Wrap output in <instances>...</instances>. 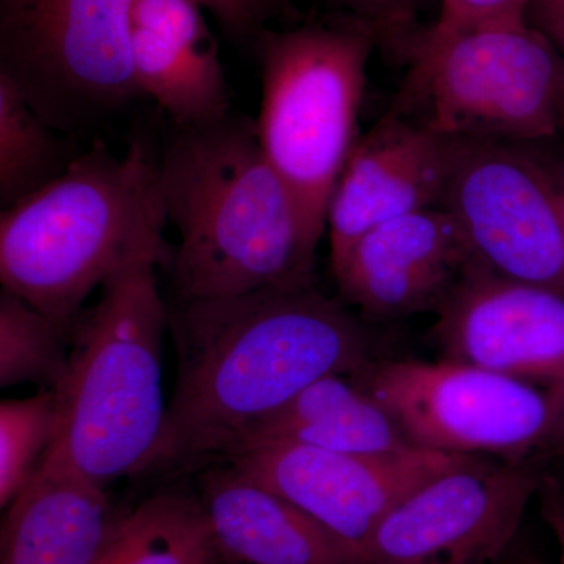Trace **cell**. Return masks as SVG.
<instances>
[{
  "mask_svg": "<svg viewBox=\"0 0 564 564\" xmlns=\"http://www.w3.org/2000/svg\"><path fill=\"white\" fill-rule=\"evenodd\" d=\"M176 386L140 475L193 474L326 375L373 361L369 329L317 285L176 302Z\"/></svg>",
  "mask_w": 564,
  "mask_h": 564,
  "instance_id": "obj_1",
  "label": "cell"
},
{
  "mask_svg": "<svg viewBox=\"0 0 564 564\" xmlns=\"http://www.w3.org/2000/svg\"><path fill=\"white\" fill-rule=\"evenodd\" d=\"M159 173L176 302L315 284L318 242L250 117L174 126Z\"/></svg>",
  "mask_w": 564,
  "mask_h": 564,
  "instance_id": "obj_2",
  "label": "cell"
},
{
  "mask_svg": "<svg viewBox=\"0 0 564 564\" xmlns=\"http://www.w3.org/2000/svg\"><path fill=\"white\" fill-rule=\"evenodd\" d=\"M159 154L133 140L122 158L96 141L66 172L0 215L3 289L73 337L84 304L137 256L169 259Z\"/></svg>",
  "mask_w": 564,
  "mask_h": 564,
  "instance_id": "obj_3",
  "label": "cell"
},
{
  "mask_svg": "<svg viewBox=\"0 0 564 564\" xmlns=\"http://www.w3.org/2000/svg\"><path fill=\"white\" fill-rule=\"evenodd\" d=\"M169 259L137 256L111 273L95 306L70 337L69 369L55 389L62 425L43 463L106 486L140 475L165 421L162 345L170 310L155 267Z\"/></svg>",
  "mask_w": 564,
  "mask_h": 564,
  "instance_id": "obj_4",
  "label": "cell"
},
{
  "mask_svg": "<svg viewBox=\"0 0 564 564\" xmlns=\"http://www.w3.org/2000/svg\"><path fill=\"white\" fill-rule=\"evenodd\" d=\"M258 41L263 151L321 242L329 202L356 137L377 35L351 17L263 31Z\"/></svg>",
  "mask_w": 564,
  "mask_h": 564,
  "instance_id": "obj_5",
  "label": "cell"
},
{
  "mask_svg": "<svg viewBox=\"0 0 564 564\" xmlns=\"http://www.w3.org/2000/svg\"><path fill=\"white\" fill-rule=\"evenodd\" d=\"M402 57L410 70L392 109L445 139L524 144L564 133V57L527 18L422 31Z\"/></svg>",
  "mask_w": 564,
  "mask_h": 564,
  "instance_id": "obj_6",
  "label": "cell"
},
{
  "mask_svg": "<svg viewBox=\"0 0 564 564\" xmlns=\"http://www.w3.org/2000/svg\"><path fill=\"white\" fill-rule=\"evenodd\" d=\"M133 0H0V74L63 135L95 131L141 93Z\"/></svg>",
  "mask_w": 564,
  "mask_h": 564,
  "instance_id": "obj_7",
  "label": "cell"
},
{
  "mask_svg": "<svg viewBox=\"0 0 564 564\" xmlns=\"http://www.w3.org/2000/svg\"><path fill=\"white\" fill-rule=\"evenodd\" d=\"M350 378L426 451L522 463L564 436V413L549 393L474 364L373 359Z\"/></svg>",
  "mask_w": 564,
  "mask_h": 564,
  "instance_id": "obj_8",
  "label": "cell"
},
{
  "mask_svg": "<svg viewBox=\"0 0 564 564\" xmlns=\"http://www.w3.org/2000/svg\"><path fill=\"white\" fill-rule=\"evenodd\" d=\"M502 141L451 139L444 207L475 265L564 295L562 182Z\"/></svg>",
  "mask_w": 564,
  "mask_h": 564,
  "instance_id": "obj_9",
  "label": "cell"
},
{
  "mask_svg": "<svg viewBox=\"0 0 564 564\" xmlns=\"http://www.w3.org/2000/svg\"><path fill=\"white\" fill-rule=\"evenodd\" d=\"M540 488L524 463L466 459L386 516L364 547L366 564H497Z\"/></svg>",
  "mask_w": 564,
  "mask_h": 564,
  "instance_id": "obj_10",
  "label": "cell"
},
{
  "mask_svg": "<svg viewBox=\"0 0 564 564\" xmlns=\"http://www.w3.org/2000/svg\"><path fill=\"white\" fill-rule=\"evenodd\" d=\"M469 458L421 447L358 455L274 443L221 462L289 500L364 556L369 538L404 497Z\"/></svg>",
  "mask_w": 564,
  "mask_h": 564,
  "instance_id": "obj_11",
  "label": "cell"
},
{
  "mask_svg": "<svg viewBox=\"0 0 564 564\" xmlns=\"http://www.w3.org/2000/svg\"><path fill=\"white\" fill-rule=\"evenodd\" d=\"M436 315L433 336L443 358L540 388L564 413L562 293L474 267Z\"/></svg>",
  "mask_w": 564,
  "mask_h": 564,
  "instance_id": "obj_12",
  "label": "cell"
},
{
  "mask_svg": "<svg viewBox=\"0 0 564 564\" xmlns=\"http://www.w3.org/2000/svg\"><path fill=\"white\" fill-rule=\"evenodd\" d=\"M475 262L444 207L404 215L364 234L332 265L340 302L372 318L437 313Z\"/></svg>",
  "mask_w": 564,
  "mask_h": 564,
  "instance_id": "obj_13",
  "label": "cell"
},
{
  "mask_svg": "<svg viewBox=\"0 0 564 564\" xmlns=\"http://www.w3.org/2000/svg\"><path fill=\"white\" fill-rule=\"evenodd\" d=\"M451 165V139L391 109L359 137L329 202V262L359 239L404 215L440 207Z\"/></svg>",
  "mask_w": 564,
  "mask_h": 564,
  "instance_id": "obj_14",
  "label": "cell"
},
{
  "mask_svg": "<svg viewBox=\"0 0 564 564\" xmlns=\"http://www.w3.org/2000/svg\"><path fill=\"white\" fill-rule=\"evenodd\" d=\"M131 63L141 96L154 99L174 126L231 113L220 47L192 0H133Z\"/></svg>",
  "mask_w": 564,
  "mask_h": 564,
  "instance_id": "obj_15",
  "label": "cell"
},
{
  "mask_svg": "<svg viewBox=\"0 0 564 564\" xmlns=\"http://www.w3.org/2000/svg\"><path fill=\"white\" fill-rule=\"evenodd\" d=\"M199 502L232 564H366L361 552L231 464L198 470Z\"/></svg>",
  "mask_w": 564,
  "mask_h": 564,
  "instance_id": "obj_16",
  "label": "cell"
},
{
  "mask_svg": "<svg viewBox=\"0 0 564 564\" xmlns=\"http://www.w3.org/2000/svg\"><path fill=\"white\" fill-rule=\"evenodd\" d=\"M124 511L106 486L41 464L7 508L0 564H98Z\"/></svg>",
  "mask_w": 564,
  "mask_h": 564,
  "instance_id": "obj_17",
  "label": "cell"
},
{
  "mask_svg": "<svg viewBox=\"0 0 564 564\" xmlns=\"http://www.w3.org/2000/svg\"><path fill=\"white\" fill-rule=\"evenodd\" d=\"M274 443L358 455L402 454L415 447L380 403L350 377L336 373L314 381L291 402L252 425L221 459Z\"/></svg>",
  "mask_w": 564,
  "mask_h": 564,
  "instance_id": "obj_18",
  "label": "cell"
},
{
  "mask_svg": "<svg viewBox=\"0 0 564 564\" xmlns=\"http://www.w3.org/2000/svg\"><path fill=\"white\" fill-rule=\"evenodd\" d=\"M98 564H232L221 554L198 494L165 489L124 511Z\"/></svg>",
  "mask_w": 564,
  "mask_h": 564,
  "instance_id": "obj_19",
  "label": "cell"
},
{
  "mask_svg": "<svg viewBox=\"0 0 564 564\" xmlns=\"http://www.w3.org/2000/svg\"><path fill=\"white\" fill-rule=\"evenodd\" d=\"M29 106L13 82L0 74V204L2 210L61 177L77 158Z\"/></svg>",
  "mask_w": 564,
  "mask_h": 564,
  "instance_id": "obj_20",
  "label": "cell"
},
{
  "mask_svg": "<svg viewBox=\"0 0 564 564\" xmlns=\"http://www.w3.org/2000/svg\"><path fill=\"white\" fill-rule=\"evenodd\" d=\"M70 334L6 289L0 293V386L58 389L69 369Z\"/></svg>",
  "mask_w": 564,
  "mask_h": 564,
  "instance_id": "obj_21",
  "label": "cell"
},
{
  "mask_svg": "<svg viewBox=\"0 0 564 564\" xmlns=\"http://www.w3.org/2000/svg\"><path fill=\"white\" fill-rule=\"evenodd\" d=\"M62 425L55 389L0 403V507L6 510L31 484Z\"/></svg>",
  "mask_w": 564,
  "mask_h": 564,
  "instance_id": "obj_22",
  "label": "cell"
},
{
  "mask_svg": "<svg viewBox=\"0 0 564 564\" xmlns=\"http://www.w3.org/2000/svg\"><path fill=\"white\" fill-rule=\"evenodd\" d=\"M348 17L366 24L377 35L378 43L388 44L397 54L419 35V14L429 0H329Z\"/></svg>",
  "mask_w": 564,
  "mask_h": 564,
  "instance_id": "obj_23",
  "label": "cell"
},
{
  "mask_svg": "<svg viewBox=\"0 0 564 564\" xmlns=\"http://www.w3.org/2000/svg\"><path fill=\"white\" fill-rule=\"evenodd\" d=\"M530 0H441L440 14L423 33L444 36L485 22L527 18Z\"/></svg>",
  "mask_w": 564,
  "mask_h": 564,
  "instance_id": "obj_24",
  "label": "cell"
},
{
  "mask_svg": "<svg viewBox=\"0 0 564 564\" xmlns=\"http://www.w3.org/2000/svg\"><path fill=\"white\" fill-rule=\"evenodd\" d=\"M221 25L234 40L258 39L259 32L237 0H192Z\"/></svg>",
  "mask_w": 564,
  "mask_h": 564,
  "instance_id": "obj_25",
  "label": "cell"
},
{
  "mask_svg": "<svg viewBox=\"0 0 564 564\" xmlns=\"http://www.w3.org/2000/svg\"><path fill=\"white\" fill-rule=\"evenodd\" d=\"M527 21L543 32L564 57V0H530Z\"/></svg>",
  "mask_w": 564,
  "mask_h": 564,
  "instance_id": "obj_26",
  "label": "cell"
},
{
  "mask_svg": "<svg viewBox=\"0 0 564 564\" xmlns=\"http://www.w3.org/2000/svg\"><path fill=\"white\" fill-rule=\"evenodd\" d=\"M540 492L545 522L554 533L560 549V560L564 564V494L551 484H541Z\"/></svg>",
  "mask_w": 564,
  "mask_h": 564,
  "instance_id": "obj_27",
  "label": "cell"
},
{
  "mask_svg": "<svg viewBox=\"0 0 564 564\" xmlns=\"http://www.w3.org/2000/svg\"><path fill=\"white\" fill-rule=\"evenodd\" d=\"M237 2L242 6L256 29L262 33L265 31L263 25L270 18L284 13L289 0H237Z\"/></svg>",
  "mask_w": 564,
  "mask_h": 564,
  "instance_id": "obj_28",
  "label": "cell"
},
{
  "mask_svg": "<svg viewBox=\"0 0 564 564\" xmlns=\"http://www.w3.org/2000/svg\"><path fill=\"white\" fill-rule=\"evenodd\" d=\"M503 564H541L536 562H511V563H503Z\"/></svg>",
  "mask_w": 564,
  "mask_h": 564,
  "instance_id": "obj_29",
  "label": "cell"
},
{
  "mask_svg": "<svg viewBox=\"0 0 564 564\" xmlns=\"http://www.w3.org/2000/svg\"><path fill=\"white\" fill-rule=\"evenodd\" d=\"M556 451L562 452V454L564 455V437L562 440V443H560L558 447H556Z\"/></svg>",
  "mask_w": 564,
  "mask_h": 564,
  "instance_id": "obj_30",
  "label": "cell"
},
{
  "mask_svg": "<svg viewBox=\"0 0 564 564\" xmlns=\"http://www.w3.org/2000/svg\"><path fill=\"white\" fill-rule=\"evenodd\" d=\"M562 206H563V217H564V182H562Z\"/></svg>",
  "mask_w": 564,
  "mask_h": 564,
  "instance_id": "obj_31",
  "label": "cell"
}]
</instances>
